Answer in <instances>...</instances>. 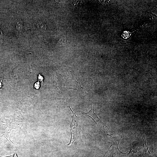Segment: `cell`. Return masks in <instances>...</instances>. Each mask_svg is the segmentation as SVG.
<instances>
[{
	"label": "cell",
	"mask_w": 157,
	"mask_h": 157,
	"mask_svg": "<svg viewBox=\"0 0 157 157\" xmlns=\"http://www.w3.org/2000/svg\"><path fill=\"white\" fill-rule=\"evenodd\" d=\"M12 129L8 123L3 122L1 124L0 126V131L1 133L9 142L13 143V142L11 140L10 136V134L11 130Z\"/></svg>",
	"instance_id": "2"
},
{
	"label": "cell",
	"mask_w": 157,
	"mask_h": 157,
	"mask_svg": "<svg viewBox=\"0 0 157 157\" xmlns=\"http://www.w3.org/2000/svg\"><path fill=\"white\" fill-rule=\"evenodd\" d=\"M13 157H17V156L16 153H15L14 155H13Z\"/></svg>",
	"instance_id": "8"
},
{
	"label": "cell",
	"mask_w": 157,
	"mask_h": 157,
	"mask_svg": "<svg viewBox=\"0 0 157 157\" xmlns=\"http://www.w3.org/2000/svg\"><path fill=\"white\" fill-rule=\"evenodd\" d=\"M94 104L93 103H92L91 105V110L87 113L83 112L84 114L90 117L98 125L99 127L102 129V127H104V124L101 120L97 116L94 112Z\"/></svg>",
	"instance_id": "3"
},
{
	"label": "cell",
	"mask_w": 157,
	"mask_h": 157,
	"mask_svg": "<svg viewBox=\"0 0 157 157\" xmlns=\"http://www.w3.org/2000/svg\"><path fill=\"white\" fill-rule=\"evenodd\" d=\"M68 106L73 113L72 120L70 125L71 138L69 143L67 144V145H72L74 142L77 140H82L81 133L82 122L81 119L76 116L75 113L71 109L69 104Z\"/></svg>",
	"instance_id": "1"
},
{
	"label": "cell",
	"mask_w": 157,
	"mask_h": 157,
	"mask_svg": "<svg viewBox=\"0 0 157 157\" xmlns=\"http://www.w3.org/2000/svg\"><path fill=\"white\" fill-rule=\"evenodd\" d=\"M39 78H38V79L39 80H40V81H42V80L43 79V78L42 77L40 76V75H39Z\"/></svg>",
	"instance_id": "6"
},
{
	"label": "cell",
	"mask_w": 157,
	"mask_h": 157,
	"mask_svg": "<svg viewBox=\"0 0 157 157\" xmlns=\"http://www.w3.org/2000/svg\"><path fill=\"white\" fill-rule=\"evenodd\" d=\"M39 87V83L38 82L35 83V87L37 89H38Z\"/></svg>",
	"instance_id": "5"
},
{
	"label": "cell",
	"mask_w": 157,
	"mask_h": 157,
	"mask_svg": "<svg viewBox=\"0 0 157 157\" xmlns=\"http://www.w3.org/2000/svg\"><path fill=\"white\" fill-rule=\"evenodd\" d=\"M39 27L40 29L42 31H44L46 29V26L45 24L42 22L39 23Z\"/></svg>",
	"instance_id": "4"
},
{
	"label": "cell",
	"mask_w": 157,
	"mask_h": 157,
	"mask_svg": "<svg viewBox=\"0 0 157 157\" xmlns=\"http://www.w3.org/2000/svg\"><path fill=\"white\" fill-rule=\"evenodd\" d=\"M3 35V34L1 31L0 30V37H1Z\"/></svg>",
	"instance_id": "7"
},
{
	"label": "cell",
	"mask_w": 157,
	"mask_h": 157,
	"mask_svg": "<svg viewBox=\"0 0 157 157\" xmlns=\"http://www.w3.org/2000/svg\"><path fill=\"white\" fill-rule=\"evenodd\" d=\"M1 81H2V80H1V82L0 83V88L1 87Z\"/></svg>",
	"instance_id": "9"
}]
</instances>
